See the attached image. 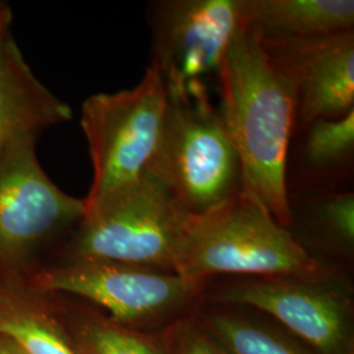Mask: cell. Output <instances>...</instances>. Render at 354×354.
<instances>
[{
  "label": "cell",
  "instance_id": "1",
  "mask_svg": "<svg viewBox=\"0 0 354 354\" xmlns=\"http://www.w3.org/2000/svg\"><path fill=\"white\" fill-rule=\"evenodd\" d=\"M219 112L239 155L243 189L251 192L281 226H292L286 184L297 104L289 80L241 21L216 76Z\"/></svg>",
  "mask_w": 354,
  "mask_h": 354
},
{
  "label": "cell",
  "instance_id": "2",
  "mask_svg": "<svg viewBox=\"0 0 354 354\" xmlns=\"http://www.w3.org/2000/svg\"><path fill=\"white\" fill-rule=\"evenodd\" d=\"M175 273L200 281L215 274L329 277L327 268L254 194L241 189L203 214L192 215Z\"/></svg>",
  "mask_w": 354,
  "mask_h": 354
},
{
  "label": "cell",
  "instance_id": "3",
  "mask_svg": "<svg viewBox=\"0 0 354 354\" xmlns=\"http://www.w3.org/2000/svg\"><path fill=\"white\" fill-rule=\"evenodd\" d=\"M151 174L190 215L203 214L243 189L239 155L207 86L168 95Z\"/></svg>",
  "mask_w": 354,
  "mask_h": 354
},
{
  "label": "cell",
  "instance_id": "4",
  "mask_svg": "<svg viewBox=\"0 0 354 354\" xmlns=\"http://www.w3.org/2000/svg\"><path fill=\"white\" fill-rule=\"evenodd\" d=\"M167 105L165 83L150 66L136 87L96 93L84 100L80 127L92 165V183L84 197L86 213L151 172Z\"/></svg>",
  "mask_w": 354,
  "mask_h": 354
},
{
  "label": "cell",
  "instance_id": "5",
  "mask_svg": "<svg viewBox=\"0 0 354 354\" xmlns=\"http://www.w3.org/2000/svg\"><path fill=\"white\" fill-rule=\"evenodd\" d=\"M190 216L150 172L86 213L64 247V260L175 272Z\"/></svg>",
  "mask_w": 354,
  "mask_h": 354
},
{
  "label": "cell",
  "instance_id": "6",
  "mask_svg": "<svg viewBox=\"0 0 354 354\" xmlns=\"http://www.w3.org/2000/svg\"><path fill=\"white\" fill-rule=\"evenodd\" d=\"M38 134L13 136L0 153V279L23 282L38 269L37 254L75 231L84 198L58 188L39 163Z\"/></svg>",
  "mask_w": 354,
  "mask_h": 354
},
{
  "label": "cell",
  "instance_id": "7",
  "mask_svg": "<svg viewBox=\"0 0 354 354\" xmlns=\"http://www.w3.org/2000/svg\"><path fill=\"white\" fill-rule=\"evenodd\" d=\"M23 283L33 290L68 294L97 304L120 324L167 315L188 304L203 286L175 272L97 260L39 266Z\"/></svg>",
  "mask_w": 354,
  "mask_h": 354
},
{
  "label": "cell",
  "instance_id": "8",
  "mask_svg": "<svg viewBox=\"0 0 354 354\" xmlns=\"http://www.w3.org/2000/svg\"><path fill=\"white\" fill-rule=\"evenodd\" d=\"M151 64L167 95L219 74L241 26L239 0L158 1L151 15Z\"/></svg>",
  "mask_w": 354,
  "mask_h": 354
},
{
  "label": "cell",
  "instance_id": "9",
  "mask_svg": "<svg viewBox=\"0 0 354 354\" xmlns=\"http://www.w3.org/2000/svg\"><path fill=\"white\" fill-rule=\"evenodd\" d=\"M219 298L277 319L315 353L353 354L349 299L330 276L254 277L225 288Z\"/></svg>",
  "mask_w": 354,
  "mask_h": 354
},
{
  "label": "cell",
  "instance_id": "10",
  "mask_svg": "<svg viewBox=\"0 0 354 354\" xmlns=\"http://www.w3.org/2000/svg\"><path fill=\"white\" fill-rule=\"evenodd\" d=\"M260 39L292 87L301 127L353 111V30L320 37Z\"/></svg>",
  "mask_w": 354,
  "mask_h": 354
},
{
  "label": "cell",
  "instance_id": "11",
  "mask_svg": "<svg viewBox=\"0 0 354 354\" xmlns=\"http://www.w3.org/2000/svg\"><path fill=\"white\" fill-rule=\"evenodd\" d=\"M71 117L70 105L42 84L26 62L11 26L0 32V153L13 136H41Z\"/></svg>",
  "mask_w": 354,
  "mask_h": 354
},
{
  "label": "cell",
  "instance_id": "12",
  "mask_svg": "<svg viewBox=\"0 0 354 354\" xmlns=\"http://www.w3.org/2000/svg\"><path fill=\"white\" fill-rule=\"evenodd\" d=\"M241 21L261 38H313L353 30V0H239Z\"/></svg>",
  "mask_w": 354,
  "mask_h": 354
},
{
  "label": "cell",
  "instance_id": "13",
  "mask_svg": "<svg viewBox=\"0 0 354 354\" xmlns=\"http://www.w3.org/2000/svg\"><path fill=\"white\" fill-rule=\"evenodd\" d=\"M53 294L0 279V333L29 354H77L51 302Z\"/></svg>",
  "mask_w": 354,
  "mask_h": 354
},
{
  "label": "cell",
  "instance_id": "14",
  "mask_svg": "<svg viewBox=\"0 0 354 354\" xmlns=\"http://www.w3.org/2000/svg\"><path fill=\"white\" fill-rule=\"evenodd\" d=\"M207 333L227 354H310L272 329L241 317L209 314Z\"/></svg>",
  "mask_w": 354,
  "mask_h": 354
},
{
  "label": "cell",
  "instance_id": "15",
  "mask_svg": "<svg viewBox=\"0 0 354 354\" xmlns=\"http://www.w3.org/2000/svg\"><path fill=\"white\" fill-rule=\"evenodd\" d=\"M76 324L77 354H167L158 342L100 315H82Z\"/></svg>",
  "mask_w": 354,
  "mask_h": 354
},
{
  "label": "cell",
  "instance_id": "16",
  "mask_svg": "<svg viewBox=\"0 0 354 354\" xmlns=\"http://www.w3.org/2000/svg\"><path fill=\"white\" fill-rule=\"evenodd\" d=\"M304 162L315 171L348 165L354 152V109L336 120H319L304 127Z\"/></svg>",
  "mask_w": 354,
  "mask_h": 354
},
{
  "label": "cell",
  "instance_id": "17",
  "mask_svg": "<svg viewBox=\"0 0 354 354\" xmlns=\"http://www.w3.org/2000/svg\"><path fill=\"white\" fill-rule=\"evenodd\" d=\"M310 221L345 253L354 245L353 192L319 196L310 203Z\"/></svg>",
  "mask_w": 354,
  "mask_h": 354
},
{
  "label": "cell",
  "instance_id": "18",
  "mask_svg": "<svg viewBox=\"0 0 354 354\" xmlns=\"http://www.w3.org/2000/svg\"><path fill=\"white\" fill-rule=\"evenodd\" d=\"M167 354H227L210 337L193 324L180 327L175 335L171 353Z\"/></svg>",
  "mask_w": 354,
  "mask_h": 354
},
{
  "label": "cell",
  "instance_id": "19",
  "mask_svg": "<svg viewBox=\"0 0 354 354\" xmlns=\"http://www.w3.org/2000/svg\"><path fill=\"white\" fill-rule=\"evenodd\" d=\"M0 354H29L11 337L0 333Z\"/></svg>",
  "mask_w": 354,
  "mask_h": 354
},
{
  "label": "cell",
  "instance_id": "20",
  "mask_svg": "<svg viewBox=\"0 0 354 354\" xmlns=\"http://www.w3.org/2000/svg\"><path fill=\"white\" fill-rule=\"evenodd\" d=\"M12 26V11L11 7L0 1V32Z\"/></svg>",
  "mask_w": 354,
  "mask_h": 354
}]
</instances>
